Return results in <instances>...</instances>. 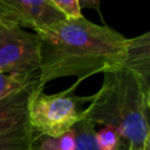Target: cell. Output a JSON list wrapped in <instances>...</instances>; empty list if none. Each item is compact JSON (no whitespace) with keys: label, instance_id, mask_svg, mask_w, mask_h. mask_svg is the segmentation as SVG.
I'll use <instances>...</instances> for the list:
<instances>
[{"label":"cell","instance_id":"1","mask_svg":"<svg viewBox=\"0 0 150 150\" xmlns=\"http://www.w3.org/2000/svg\"><path fill=\"white\" fill-rule=\"evenodd\" d=\"M36 34L40 39V86L43 88L59 77L76 76L82 81L124 66L129 39L84 16L66 18Z\"/></svg>","mask_w":150,"mask_h":150},{"label":"cell","instance_id":"2","mask_svg":"<svg viewBox=\"0 0 150 150\" xmlns=\"http://www.w3.org/2000/svg\"><path fill=\"white\" fill-rule=\"evenodd\" d=\"M89 102L81 120L114 128L134 150H150V81L125 67L105 71Z\"/></svg>","mask_w":150,"mask_h":150},{"label":"cell","instance_id":"3","mask_svg":"<svg viewBox=\"0 0 150 150\" xmlns=\"http://www.w3.org/2000/svg\"><path fill=\"white\" fill-rule=\"evenodd\" d=\"M80 82L77 80L71 88L57 94H45L43 88L35 90L29 103V120L40 136L59 137L81 120L80 105L90 96L80 97L73 93Z\"/></svg>","mask_w":150,"mask_h":150},{"label":"cell","instance_id":"4","mask_svg":"<svg viewBox=\"0 0 150 150\" xmlns=\"http://www.w3.org/2000/svg\"><path fill=\"white\" fill-rule=\"evenodd\" d=\"M40 84L27 87L0 100V150H35L41 137L32 127L29 103Z\"/></svg>","mask_w":150,"mask_h":150},{"label":"cell","instance_id":"5","mask_svg":"<svg viewBox=\"0 0 150 150\" xmlns=\"http://www.w3.org/2000/svg\"><path fill=\"white\" fill-rule=\"evenodd\" d=\"M40 39L36 33L0 26V71L39 69Z\"/></svg>","mask_w":150,"mask_h":150},{"label":"cell","instance_id":"6","mask_svg":"<svg viewBox=\"0 0 150 150\" xmlns=\"http://www.w3.org/2000/svg\"><path fill=\"white\" fill-rule=\"evenodd\" d=\"M63 19L49 0H0V26L30 28L36 33Z\"/></svg>","mask_w":150,"mask_h":150},{"label":"cell","instance_id":"7","mask_svg":"<svg viewBox=\"0 0 150 150\" xmlns=\"http://www.w3.org/2000/svg\"><path fill=\"white\" fill-rule=\"evenodd\" d=\"M125 68L135 71L141 77L150 81V33L129 39Z\"/></svg>","mask_w":150,"mask_h":150},{"label":"cell","instance_id":"8","mask_svg":"<svg viewBox=\"0 0 150 150\" xmlns=\"http://www.w3.org/2000/svg\"><path fill=\"white\" fill-rule=\"evenodd\" d=\"M35 84H40L39 69L0 71V100Z\"/></svg>","mask_w":150,"mask_h":150},{"label":"cell","instance_id":"9","mask_svg":"<svg viewBox=\"0 0 150 150\" xmlns=\"http://www.w3.org/2000/svg\"><path fill=\"white\" fill-rule=\"evenodd\" d=\"M75 131V150H100L96 142L95 124L80 120L74 127Z\"/></svg>","mask_w":150,"mask_h":150},{"label":"cell","instance_id":"10","mask_svg":"<svg viewBox=\"0 0 150 150\" xmlns=\"http://www.w3.org/2000/svg\"><path fill=\"white\" fill-rule=\"evenodd\" d=\"M120 141L117 131L111 127H103L96 131V142L100 150H115Z\"/></svg>","mask_w":150,"mask_h":150},{"label":"cell","instance_id":"11","mask_svg":"<svg viewBox=\"0 0 150 150\" xmlns=\"http://www.w3.org/2000/svg\"><path fill=\"white\" fill-rule=\"evenodd\" d=\"M66 18H80L81 8L77 0H49Z\"/></svg>","mask_w":150,"mask_h":150},{"label":"cell","instance_id":"12","mask_svg":"<svg viewBox=\"0 0 150 150\" xmlns=\"http://www.w3.org/2000/svg\"><path fill=\"white\" fill-rule=\"evenodd\" d=\"M59 150H75V131L71 128L57 137Z\"/></svg>","mask_w":150,"mask_h":150},{"label":"cell","instance_id":"13","mask_svg":"<svg viewBox=\"0 0 150 150\" xmlns=\"http://www.w3.org/2000/svg\"><path fill=\"white\" fill-rule=\"evenodd\" d=\"M42 142L40 143L38 150H59L57 137H48L42 136Z\"/></svg>","mask_w":150,"mask_h":150},{"label":"cell","instance_id":"14","mask_svg":"<svg viewBox=\"0 0 150 150\" xmlns=\"http://www.w3.org/2000/svg\"><path fill=\"white\" fill-rule=\"evenodd\" d=\"M80 8H94L98 11L100 8V0H77Z\"/></svg>","mask_w":150,"mask_h":150},{"label":"cell","instance_id":"15","mask_svg":"<svg viewBox=\"0 0 150 150\" xmlns=\"http://www.w3.org/2000/svg\"><path fill=\"white\" fill-rule=\"evenodd\" d=\"M115 150H134V149L130 146V144H129L127 141H124V139L120 138L118 144H117V146H116V149H115Z\"/></svg>","mask_w":150,"mask_h":150}]
</instances>
